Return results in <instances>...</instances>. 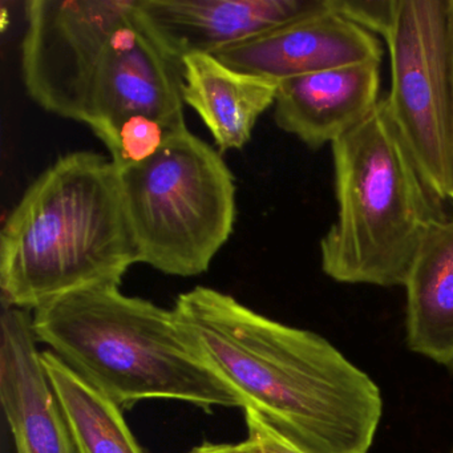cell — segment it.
Segmentation results:
<instances>
[{
  "mask_svg": "<svg viewBox=\"0 0 453 453\" xmlns=\"http://www.w3.org/2000/svg\"><path fill=\"white\" fill-rule=\"evenodd\" d=\"M177 323L203 362L304 453H367L383 402L372 379L327 339L270 319L197 286L180 294Z\"/></svg>",
  "mask_w": 453,
  "mask_h": 453,
  "instance_id": "obj_1",
  "label": "cell"
},
{
  "mask_svg": "<svg viewBox=\"0 0 453 453\" xmlns=\"http://www.w3.org/2000/svg\"><path fill=\"white\" fill-rule=\"evenodd\" d=\"M140 264L120 173L89 150L58 158L30 187L0 233L6 306L35 311L65 294L116 283Z\"/></svg>",
  "mask_w": 453,
  "mask_h": 453,
  "instance_id": "obj_2",
  "label": "cell"
},
{
  "mask_svg": "<svg viewBox=\"0 0 453 453\" xmlns=\"http://www.w3.org/2000/svg\"><path fill=\"white\" fill-rule=\"evenodd\" d=\"M38 343L123 410L145 400H176L211 412L243 407L240 395L200 357L173 310L121 293L120 285L91 286L39 307Z\"/></svg>",
  "mask_w": 453,
  "mask_h": 453,
  "instance_id": "obj_3",
  "label": "cell"
},
{
  "mask_svg": "<svg viewBox=\"0 0 453 453\" xmlns=\"http://www.w3.org/2000/svg\"><path fill=\"white\" fill-rule=\"evenodd\" d=\"M331 148L338 213L320 241L323 272L336 282L404 286L429 227L444 216L386 100Z\"/></svg>",
  "mask_w": 453,
  "mask_h": 453,
  "instance_id": "obj_4",
  "label": "cell"
},
{
  "mask_svg": "<svg viewBox=\"0 0 453 453\" xmlns=\"http://www.w3.org/2000/svg\"><path fill=\"white\" fill-rule=\"evenodd\" d=\"M119 173L140 264L174 277L205 273L237 217L234 176L221 152L187 128Z\"/></svg>",
  "mask_w": 453,
  "mask_h": 453,
  "instance_id": "obj_5",
  "label": "cell"
},
{
  "mask_svg": "<svg viewBox=\"0 0 453 453\" xmlns=\"http://www.w3.org/2000/svg\"><path fill=\"white\" fill-rule=\"evenodd\" d=\"M392 121L426 187L453 197V0H394L384 35Z\"/></svg>",
  "mask_w": 453,
  "mask_h": 453,
  "instance_id": "obj_6",
  "label": "cell"
},
{
  "mask_svg": "<svg viewBox=\"0 0 453 453\" xmlns=\"http://www.w3.org/2000/svg\"><path fill=\"white\" fill-rule=\"evenodd\" d=\"M137 0H28L22 78L47 112L83 123L97 70Z\"/></svg>",
  "mask_w": 453,
  "mask_h": 453,
  "instance_id": "obj_7",
  "label": "cell"
},
{
  "mask_svg": "<svg viewBox=\"0 0 453 453\" xmlns=\"http://www.w3.org/2000/svg\"><path fill=\"white\" fill-rule=\"evenodd\" d=\"M184 65L136 12L116 34L87 99L83 124L105 147L132 119H153L171 128L185 123Z\"/></svg>",
  "mask_w": 453,
  "mask_h": 453,
  "instance_id": "obj_8",
  "label": "cell"
},
{
  "mask_svg": "<svg viewBox=\"0 0 453 453\" xmlns=\"http://www.w3.org/2000/svg\"><path fill=\"white\" fill-rule=\"evenodd\" d=\"M241 73L275 81L360 63H381L383 47L370 31L333 9L267 31L213 55Z\"/></svg>",
  "mask_w": 453,
  "mask_h": 453,
  "instance_id": "obj_9",
  "label": "cell"
},
{
  "mask_svg": "<svg viewBox=\"0 0 453 453\" xmlns=\"http://www.w3.org/2000/svg\"><path fill=\"white\" fill-rule=\"evenodd\" d=\"M0 403L17 453H79L36 347L33 314L4 304Z\"/></svg>",
  "mask_w": 453,
  "mask_h": 453,
  "instance_id": "obj_10",
  "label": "cell"
},
{
  "mask_svg": "<svg viewBox=\"0 0 453 453\" xmlns=\"http://www.w3.org/2000/svg\"><path fill=\"white\" fill-rule=\"evenodd\" d=\"M327 0H137L156 38L177 59L221 50L314 14Z\"/></svg>",
  "mask_w": 453,
  "mask_h": 453,
  "instance_id": "obj_11",
  "label": "cell"
},
{
  "mask_svg": "<svg viewBox=\"0 0 453 453\" xmlns=\"http://www.w3.org/2000/svg\"><path fill=\"white\" fill-rule=\"evenodd\" d=\"M380 92V63H360L278 84L274 119L311 150L335 144L373 112Z\"/></svg>",
  "mask_w": 453,
  "mask_h": 453,
  "instance_id": "obj_12",
  "label": "cell"
},
{
  "mask_svg": "<svg viewBox=\"0 0 453 453\" xmlns=\"http://www.w3.org/2000/svg\"><path fill=\"white\" fill-rule=\"evenodd\" d=\"M182 65L185 105L200 116L219 152L242 150L258 119L274 107L280 81L241 73L213 55H190Z\"/></svg>",
  "mask_w": 453,
  "mask_h": 453,
  "instance_id": "obj_13",
  "label": "cell"
},
{
  "mask_svg": "<svg viewBox=\"0 0 453 453\" xmlns=\"http://www.w3.org/2000/svg\"><path fill=\"white\" fill-rule=\"evenodd\" d=\"M404 288L408 347L453 370V219L429 227Z\"/></svg>",
  "mask_w": 453,
  "mask_h": 453,
  "instance_id": "obj_14",
  "label": "cell"
},
{
  "mask_svg": "<svg viewBox=\"0 0 453 453\" xmlns=\"http://www.w3.org/2000/svg\"><path fill=\"white\" fill-rule=\"evenodd\" d=\"M79 453H145L132 434L123 408L105 396L51 349L42 352Z\"/></svg>",
  "mask_w": 453,
  "mask_h": 453,
  "instance_id": "obj_15",
  "label": "cell"
},
{
  "mask_svg": "<svg viewBox=\"0 0 453 453\" xmlns=\"http://www.w3.org/2000/svg\"><path fill=\"white\" fill-rule=\"evenodd\" d=\"M333 9L371 34L386 35L391 25L394 0H331Z\"/></svg>",
  "mask_w": 453,
  "mask_h": 453,
  "instance_id": "obj_16",
  "label": "cell"
},
{
  "mask_svg": "<svg viewBox=\"0 0 453 453\" xmlns=\"http://www.w3.org/2000/svg\"><path fill=\"white\" fill-rule=\"evenodd\" d=\"M248 437L245 441L257 453H304L283 437L264 416L253 408H243Z\"/></svg>",
  "mask_w": 453,
  "mask_h": 453,
  "instance_id": "obj_17",
  "label": "cell"
},
{
  "mask_svg": "<svg viewBox=\"0 0 453 453\" xmlns=\"http://www.w3.org/2000/svg\"><path fill=\"white\" fill-rule=\"evenodd\" d=\"M188 453H257L248 442H203Z\"/></svg>",
  "mask_w": 453,
  "mask_h": 453,
  "instance_id": "obj_18",
  "label": "cell"
},
{
  "mask_svg": "<svg viewBox=\"0 0 453 453\" xmlns=\"http://www.w3.org/2000/svg\"><path fill=\"white\" fill-rule=\"evenodd\" d=\"M452 201H453V197H452Z\"/></svg>",
  "mask_w": 453,
  "mask_h": 453,
  "instance_id": "obj_19",
  "label": "cell"
}]
</instances>
